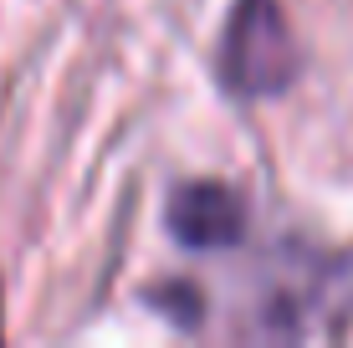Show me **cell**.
Masks as SVG:
<instances>
[{
    "mask_svg": "<svg viewBox=\"0 0 353 348\" xmlns=\"http://www.w3.org/2000/svg\"><path fill=\"white\" fill-rule=\"evenodd\" d=\"M246 195L225 179H185L164 200V231L185 251H230L246 241Z\"/></svg>",
    "mask_w": 353,
    "mask_h": 348,
    "instance_id": "3957f363",
    "label": "cell"
},
{
    "mask_svg": "<svg viewBox=\"0 0 353 348\" xmlns=\"http://www.w3.org/2000/svg\"><path fill=\"white\" fill-rule=\"evenodd\" d=\"M256 338H343L353 333V251L282 246L266 272Z\"/></svg>",
    "mask_w": 353,
    "mask_h": 348,
    "instance_id": "6da1fadb",
    "label": "cell"
},
{
    "mask_svg": "<svg viewBox=\"0 0 353 348\" xmlns=\"http://www.w3.org/2000/svg\"><path fill=\"white\" fill-rule=\"evenodd\" d=\"M149 303H164L159 313L174 323V328H200V318H205V297L194 292V287H185V282L149 287Z\"/></svg>",
    "mask_w": 353,
    "mask_h": 348,
    "instance_id": "277c9868",
    "label": "cell"
},
{
    "mask_svg": "<svg viewBox=\"0 0 353 348\" xmlns=\"http://www.w3.org/2000/svg\"><path fill=\"white\" fill-rule=\"evenodd\" d=\"M302 72V52L282 0H236L215 46V82L236 103L282 98Z\"/></svg>",
    "mask_w": 353,
    "mask_h": 348,
    "instance_id": "7a4b0ae2",
    "label": "cell"
}]
</instances>
